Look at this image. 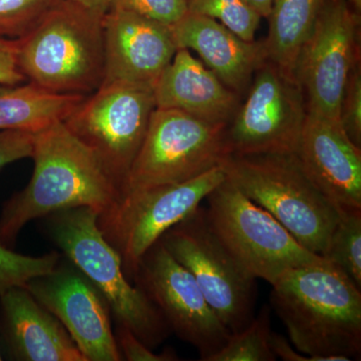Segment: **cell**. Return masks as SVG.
I'll return each mask as SVG.
<instances>
[{"mask_svg":"<svg viewBox=\"0 0 361 361\" xmlns=\"http://www.w3.org/2000/svg\"><path fill=\"white\" fill-rule=\"evenodd\" d=\"M271 286V307L297 350L318 361L360 357V288L336 266L322 257L286 271Z\"/></svg>","mask_w":361,"mask_h":361,"instance_id":"6da1fadb","label":"cell"},{"mask_svg":"<svg viewBox=\"0 0 361 361\" xmlns=\"http://www.w3.org/2000/svg\"><path fill=\"white\" fill-rule=\"evenodd\" d=\"M30 158L35 167L30 182L2 206L0 243L4 245H13L33 220L78 207L101 214L118 200L116 183L63 122L35 133Z\"/></svg>","mask_w":361,"mask_h":361,"instance_id":"7a4b0ae2","label":"cell"},{"mask_svg":"<svg viewBox=\"0 0 361 361\" xmlns=\"http://www.w3.org/2000/svg\"><path fill=\"white\" fill-rule=\"evenodd\" d=\"M104 16L59 0L16 40L18 68L26 80L58 94L96 92L104 77Z\"/></svg>","mask_w":361,"mask_h":361,"instance_id":"3957f363","label":"cell"},{"mask_svg":"<svg viewBox=\"0 0 361 361\" xmlns=\"http://www.w3.org/2000/svg\"><path fill=\"white\" fill-rule=\"evenodd\" d=\"M97 217L99 213L89 207L58 211L44 218L45 232L101 292L118 324L154 349L171 330L141 287L130 283L122 258L104 238Z\"/></svg>","mask_w":361,"mask_h":361,"instance_id":"277c9868","label":"cell"},{"mask_svg":"<svg viewBox=\"0 0 361 361\" xmlns=\"http://www.w3.org/2000/svg\"><path fill=\"white\" fill-rule=\"evenodd\" d=\"M226 178L262 207L304 248L322 257L339 212L306 174L295 152L230 154Z\"/></svg>","mask_w":361,"mask_h":361,"instance_id":"5b68a950","label":"cell"},{"mask_svg":"<svg viewBox=\"0 0 361 361\" xmlns=\"http://www.w3.org/2000/svg\"><path fill=\"white\" fill-rule=\"evenodd\" d=\"M207 217L223 245L255 279L272 285L282 274L322 259L226 178L207 196Z\"/></svg>","mask_w":361,"mask_h":361,"instance_id":"8992f818","label":"cell"},{"mask_svg":"<svg viewBox=\"0 0 361 361\" xmlns=\"http://www.w3.org/2000/svg\"><path fill=\"white\" fill-rule=\"evenodd\" d=\"M226 128L183 111L156 108L118 197L186 182L221 165L228 156Z\"/></svg>","mask_w":361,"mask_h":361,"instance_id":"52a82bcc","label":"cell"},{"mask_svg":"<svg viewBox=\"0 0 361 361\" xmlns=\"http://www.w3.org/2000/svg\"><path fill=\"white\" fill-rule=\"evenodd\" d=\"M196 280L207 302L229 330L245 329L255 316L256 280L213 231L199 206L159 239Z\"/></svg>","mask_w":361,"mask_h":361,"instance_id":"ba28073f","label":"cell"},{"mask_svg":"<svg viewBox=\"0 0 361 361\" xmlns=\"http://www.w3.org/2000/svg\"><path fill=\"white\" fill-rule=\"evenodd\" d=\"M225 179L221 164L186 182L123 195L99 214V229L120 254L130 280L142 256L164 233L196 210Z\"/></svg>","mask_w":361,"mask_h":361,"instance_id":"9c48e42d","label":"cell"},{"mask_svg":"<svg viewBox=\"0 0 361 361\" xmlns=\"http://www.w3.org/2000/svg\"><path fill=\"white\" fill-rule=\"evenodd\" d=\"M156 108L153 87L111 82L85 97L63 123L94 154L120 192Z\"/></svg>","mask_w":361,"mask_h":361,"instance_id":"30bf717a","label":"cell"},{"mask_svg":"<svg viewBox=\"0 0 361 361\" xmlns=\"http://www.w3.org/2000/svg\"><path fill=\"white\" fill-rule=\"evenodd\" d=\"M244 97L226 128L228 155L296 152L308 111L293 75L266 59Z\"/></svg>","mask_w":361,"mask_h":361,"instance_id":"8fae6325","label":"cell"},{"mask_svg":"<svg viewBox=\"0 0 361 361\" xmlns=\"http://www.w3.org/2000/svg\"><path fill=\"white\" fill-rule=\"evenodd\" d=\"M360 13L346 0H325L293 71L308 113L339 122L344 87L360 59Z\"/></svg>","mask_w":361,"mask_h":361,"instance_id":"7c38bea8","label":"cell"},{"mask_svg":"<svg viewBox=\"0 0 361 361\" xmlns=\"http://www.w3.org/2000/svg\"><path fill=\"white\" fill-rule=\"evenodd\" d=\"M133 280L155 304L171 331L207 361L222 348L230 331L207 302L196 280L157 241L146 252Z\"/></svg>","mask_w":361,"mask_h":361,"instance_id":"4fadbf2b","label":"cell"},{"mask_svg":"<svg viewBox=\"0 0 361 361\" xmlns=\"http://www.w3.org/2000/svg\"><path fill=\"white\" fill-rule=\"evenodd\" d=\"M25 287L58 318L87 361L123 360L106 299L73 263L59 260L51 272Z\"/></svg>","mask_w":361,"mask_h":361,"instance_id":"5bb4252c","label":"cell"},{"mask_svg":"<svg viewBox=\"0 0 361 361\" xmlns=\"http://www.w3.org/2000/svg\"><path fill=\"white\" fill-rule=\"evenodd\" d=\"M103 26V84L126 82L154 87L178 51L171 26L120 9L104 14Z\"/></svg>","mask_w":361,"mask_h":361,"instance_id":"9a60e30c","label":"cell"},{"mask_svg":"<svg viewBox=\"0 0 361 361\" xmlns=\"http://www.w3.org/2000/svg\"><path fill=\"white\" fill-rule=\"evenodd\" d=\"M295 153L339 213L361 211V148L338 121L307 113Z\"/></svg>","mask_w":361,"mask_h":361,"instance_id":"2e32d148","label":"cell"},{"mask_svg":"<svg viewBox=\"0 0 361 361\" xmlns=\"http://www.w3.org/2000/svg\"><path fill=\"white\" fill-rule=\"evenodd\" d=\"M0 327L11 360L87 361L58 318L26 287L0 294Z\"/></svg>","mask_w":361,"mask_h":361,"instance_id":"e0dca14e","label":"cell"},{"mask_svg":"<svg viewBox=\"0 0 361 361\" xmlns=\"http://www.w3.org/2000/svg\"><path fill=\"white\" fill-rule=\"evenodd\" d=\"M171 28L178 49L196 51L209 70L242 97L267 59L264 42H246L217 20L200 14L188 11Z\"/></svg>","mask_w":361,"mask_h":361,"instance_id":"ac0fdd59","label":"cell"},{"mask_svg":"<svg viewBox=\"0 0 361 361\" xmlns=\"http://www.w3.org/2000/svg\"><path fill=\"white\" fill-rule=\"evenodd\" d=\"M156 106L186 113L213 125L227 127L242 97L221 82L185 49L176 51L153 87Z\"/></svg>","mask_w":361,"mask_h":361,"instance_id":"d6986e66","label":"cell"},{"mask_svg":"<svg viewBox=\"0 0 361 361\" xmlns=\"http://www.w3.org/2000/svg\"><path fill=\"white\" fill-rule=\"evenodd\" d=\"M82 94H58L32 84L0 85V132L35 133L63 122L84 102Z\"/></svg>","mask_w":361,"mask_h":361,"instance_id":"ffe728a7","label":"cell"},{"mask_svg":"<svg viewBox=\"0 0 361 361\" xmlns=\"http://www.w3.org/2000/svg\"><path fill=\"white\" fill-rule=\"evenodd\" d=\"M325 0H273L264 40L268 61L293 75L299 52L312 32Z\"/></svg>","mask_w":361,"mask_h":361,"instance_id":"44dd1931","label":"cell"},{"mask_svg":"<svg viewBox=\"0 0 361 361\" xmlns=\"http://www.w3.org/2000/svg\"><path fill=\"white\" fill-rule=\"evenodd\" d=\"M272 334L271 306L265 304L245 329L230 334L224 346L207 361H275Z\"/></svg>","mask_w":361,"mask_h":361,"instance_id":"7402d4cb","label":"cell"},{"mask_svg":"<svg viewBox=\"0 0 361 361\" xmlns=\"http://www.w3.org/2000/svg\"><path fill=\"white\" fill-rule=\"evenodd\" d=\"M322 257L348 275L361 289V211L339 213Z\"/></svg>","mask_w":361,"mask_h":361,"instance_id":"603a6c76","label":"cell"},{"mask_svg":"<svg viewBox=\"0 0 361 361\" xmlns=\"http://www.w3.org/2000/svg\"><path fill=\"white\" fill-rule=\"evenodd\" d=\"M188 11L217 20L246 42H253L262 16L249 0H189Z\"/></svg>","mask_w":361,"mask_h":361,"instance_id":"cb8c5ba5","label":"cell"},{"mask_svg":"<svg viewBox=\"0 0 361 361\" xmlns=\"http://www.w3.org/2000/svg\"><path fill=\"white\" fill-rule=\"evenodd\" d=\"M61 260L56 252L32 257L0 243V294L13 287H25L35 278L51 272Z\"/></svg>","mask_w":361,"mask_h":361,"instance_id":"d4e9b609","label":"cell"},{"mask_svg":"<svg viewBox=\"0 0 361 361\" xmlns=\"http://www.w3.org/2000/svg\"><path fill=\"white\" fill-rule=\"evenodd\" d=\"M59 0H0V37L18 40L32 32Z\"/></svg>","mask_w":361,"mask_h":361,"instance_id":"484cf974","label":"cell"},{"mask_svg":"<svg viewBox=\"0 0 361 361\" xmlns=\"http://www.w3.org/2000/svg\"><path fill=\"white\" fill-rule=\"evenodd\" d=\"M110 9L130 11L172 27L188 13V1L187 0H111Z\"/></svg>","mask_w":361,"mask_h":361,"instance_id":"4316f807","label":"cell"},{"mask_svg":"<svg viewBox=\"0 0 361 361\" xmlns=\"http://www.w3.org/2000/svg\"><path fill=\"white\" fill-rule=\"evenodd\" d=\"M339 123L350 141L361 148V63L357 61L350 75L339 106Z\"/></svg>","mask_w":361,"mask_h":361,"instance_id":"83f0119b","label":"cell"},{"mask_svg":"<svg viewBox=\"0 0 361 361\" xmlns=\"http://www.w3.org/2000/svg\"><path fill=\"white\" fill-rule=\"evenodd\" d=\"M116 345L123 360L128 361H176L179 356L172 349H167L164 353H154L146 343L126 327L118 325L116 334Z\"/></svg>","mask_w":361,"mask_h":361,"instance_id":"f1b7e54d","label":"cell"},{"mask_svg":"<svg viewBox=\"0 0 361 361\" xmlns=\"http://www.w3.org/2000/svg\"><path fill=\"white\" fill-rule=\"evenodd\" d=\"M35 134L26 130H7L0 132V170L9 164L30 158Z\"/></svg>","mask_w":361,"mask_h":361,"instance_id":"f546056e","label":"cell"},{"mask_svg":"<svg viewBox=\"0 0 361 361\" xmlns=\"http://www.w3.org/2000/svg\"><path fill=\"white\" fill-rule=\"evenodd\" d=\"M25 80L18 68L16 40L0 37V85H20Z\"/></svg>","mask_w":361,"mask_h":361,"instance_id":"4dcf8cb0","label":"cell"},{"mask_svg":"<svg viewBox=\"0 0 361 361\" xmlns=\"http://www.w3.org/2000/svg\"><path fill=\"white\" fill-rule=\"evenodd\" d=\"M272 349L275 356L284 361H318L297 350L290 341L275 332L272 334Z\"/></svg>","mask_w":361,"mask_h":361,"instance_id":"1f68e13d","label":"cell"},{"mask_svg":"<svg viewBox=\"0 0 361 361\" xmlns=\"http://www.w3.org/2000/svg\"><path fill=\"white\" fill-rule=\"evenodd\" d=\"M94 13L104 16L111 6V0H71Z\"/></svg>","mask_w":361,"mask_h":361,"instance_id":"d6a6232c","label":"cell"},{"mask_svg":"<svg viewBox=\"0 0 361 361\" xmlns=\"http://www.w3.org/2000/svg\"><path fill=\"white\" fill-rule=\"evenodd\" d=\"M252 6L260 13L262 18H267L269 16L273 0H249Z\"/></svg>","mask_w":361,"mask_h":361,"instance_id":"836d02e7","label":"cell"},{"mask_svg":"<svg viewBox=\"0 0 361 361\" xmlns=\"http://www.w3.org/2000/svg\"><path fill=\"white\" fill-rule=\"evenodd\" d=\"M357 13H361V0H346Z\"/></svg>","mask_w":361,"mask_h":361,"instance_id":"e575fe53","label":"cell"},{"mask_svg":"<svg viewBox=\"0 0 361 361\" xmlns=\"http://www.w3.org/2000/svg\"><path fill=\"white\" fill-rule=\"evenodd\" d=\"M4 360V357H2L1 350H0V360Z\"/></svg>","mask_w":361,"mask_h":361,"instance_id":"d590c367","label":"cell"},{"mask_svg":"<svg viewBox=\"0 0 361 361\" xmlns=\"http://www.w3.org/2000/svg\"><path fill=\"white\" fill-rule=\"evenodd\" d=\"M187 1H189V0H187Z\"/></svg>","mask_w":361,"mask_h":361,"instance_id":"8d00e7d4","label":"cell"}]
</instances>
